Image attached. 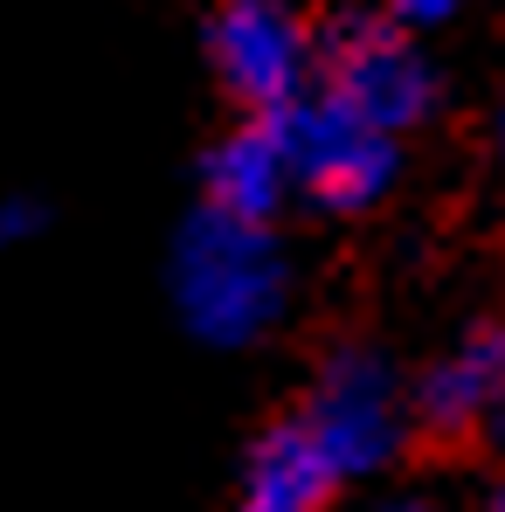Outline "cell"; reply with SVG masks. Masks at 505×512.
<instances>
[{
    "mask_svg": "<svg viewBox=\"0 0 505 512\" xmlns=\"http://www.w3.org/2000/svg\"><path fill=\"white\" fill-rule=\"evenodd\" d=\"M173 312L201 346H250L291 305V256L263 222L201 208L173 243Z\"/></svg>",
    "mask_w": 505,
    "mask_h": 512,
    "instance_id": "1",
    "label": "cell"
},
{
    "mask_svg": "<svg viewBox=\"0 0 505 512\" xmlns=\"http://www.w3.org/2000/svg\"><path fill=\"white\" fill-rule=\"evenodd\" d=\"M409 416H416V395L395 381V367L381 353H367V346H339L319 367L312 395H305L298 429L312 436L326 471L346 485V478H374V471L395 464V450L409 436Z\"/></svg>",
    "mask_w": 505,
    "mask_h": 512,
    "instance_id": "2",
    "label": "cell"
},
{
    "mask_svg": "<svg viewBox=\"0 0 505 512\" xmlns=\"http://www.w3.org/2000/svg\"><path fill=\"white\" fill-rule=\"evenodd\" d=\"M319 77H326L319 90L333 104H346L353 118H367L388 139H402L409 125H422L429 104H436V70L416 49V35L395 14H374V7H353V14H339L326 28Z\"/></svg>",
    "mask_w": 505,
    "mask_h": 512,
    "instance_id": "3",
    "label": "cell"
},
{
    "mask_svg": "<svg viewBox=\"0 0 505 512\" xmlns=\"http://www.w3.org/2000/svg\"><path fill=\"white\" fill-rule=\"evenodd\" d=\"M270 118H277V132H284L298 194L319 201V208H333V215L374 208V201L395 187V173H402V139L374 132L367 118H353L326 90H319V97H298L291 111H270Z\"/></svg>",
    "mask_w": 505,
    "mask_h": 512,
    "instance_id": "4",
    "label": "cell"
},
{
    "mask_svg": "<svg viewBox=\"0 0 505 512\" xmlns=\"http://www.w3.org/2000/svg\"><path fill=\"white\" fill-rule=\"evenodd\" d=\"M208 63L229 97H243L256 118H270L305 97V77L319 70V42L305 28L298 0H215Z\"/></svg>",
    "mask_w": 505,
    "mask_h": 512,
    "instance_id": "5",
    "label": "cell"
},
{
    "mask_svg": "<svg viewBox=\"0 0 505 512\" xmlns=\"http://www.w3.org/2000/svg\"><path fill=\"white\" fill-rule=\"evenodd\" d=\"M416 416L436 436H505V326H478L416 381Z\"/></svg>",
    "mask_w": 505,
    "mask_h": 512,
    "instance_id": "6",
    "label": "cell"
},
{
    "mask_svg": "<svg viewBox=\"0 0 505 512\" xmlns=\"http://www.w3.org/2000/svg\"><path fill=\"white\" fill-rule=\"evenodd\" d=\"M291 194H298V180H291V153H284L277 118L236 125V132L215 139L208 160H201V208H215V215H229V222H263V229H270Z\"/></svg>",
    "mask_w": 505,
    "mask_h": 512,
    "instance_id": "7",
    "label": "cell"
},
{
    "mask_svg": "<svg viewBox=\"0 0 505 512\" xmlns=\"http://www.w3.org/2000/svg\"><path fill=\"white\" fill-rule=\"evenodd\" d=\"M333 485L339 478L326 471V457L312 450V436H305L298 423H277L250 450V471H243L236 512H326Z\"/></svg>",
    "mask_w": 505,
    "mask_h": 512,
    "instance_id": "8",
    "label": "cell"
},
{
    "mask_svg": "<svg viewBox=\"0 0 505 512\" xmlns=\"http://www.w3.org/2000/svg\"><path fill=\"white\" fill-rule=\"evenodd\" d=\"M42 201H28V194H0V243H28V236H42Z\"/></svg>",
    "mask_w": 505,
    "mask_h": 512,
    "instance_id": "9",
    "label": "cell"
},
{
    "mask_svg": "<svg viewBox=\"0 0 505 512\" xmlns=\"http://www.w3.org/2000/svg\"><path fill=\"white\" fill-rule=\"evenodd\" d=\"M388 14L416 35V28H443L450 14H464V0H388Z\"/></svg>",
    "mask_w": 505,
    "mask_h": 512,
    "instance_id": "10",
    "label": "cell"
},
{
    "mask_svg": "<svg viewBox=\"0 0 505 512\" xmlns=\"http://www.w3.org/2000/svg\"><path fill=\"white\" fill-rule=\"evenodd\" d=\"M381 512H436V506H422V499H395V506H381Z\"/></svg>",
    "mask_w": 505,
    "mask_h": 512,
    "instance_id": "11",
    "label": "cell"
},
{
    "mask_svg": "<svg viewBox=\"0 0 505 512\" xmlns=\"http://www.w3.org/2000/svg\"><path fill=\"white\" fill-rule=\"evenodd\" d=\"M492 512H505V485H499V499H492Z\"/></svg>",
    "mask_w": 505,
    "mask_h": 512,
    "instance_id": "12",
    "label": "cell"
}]
</instances>
